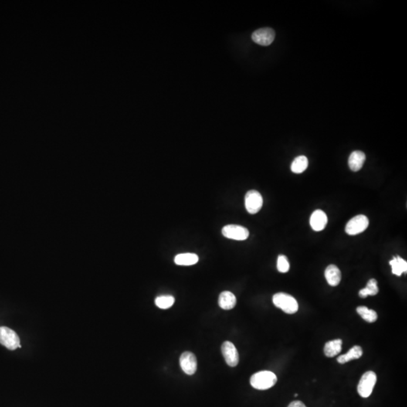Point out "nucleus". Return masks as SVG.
Segmentation results:
<instances>
[{"label": "nucleus", "instance_id": "obj_1", "mask_svg": "<svg viewBox=\"0 0 407 407\" xmlns=\"http://www.w3.org/2000/svg\"><path fill=\"white\" fill-rule=\"evenodd\" d=\"M278 378L270 371H260L253 374L250 378L251 386L257 390H267L277 382Z\"/></svg>", "mask_w": 407, "mask_h": 407}, {"label": "nucleus", "instance_id": "obj_2", "mask_svg": "<svg viewBox=\"0 0 407 407\" xmlns=\"http://www.w3.org/2000/svg\"><path fill=\"white\" fill-rule=\"evenodd\" d=\"M272 301L276 307L282 309L286 314H295L299 309L296 299L287 293H276L274 295Z\"/></svg>", "mask_w": 407, "mask_h": 407}, {"label": "nucleus", "instance_id": "obj_3", "mask_svg": "<svg viewBox=\"0 0 407 407\" xmlns=\"http://www.w3.org/2000/svg\"><path fill=\"white\" fill-rule=\"evenodd\" d=\"M376 379L375 373L373 371L365 373L361 377L357 386V392L360 396L364 398H369L372 394Z\"/></svg>", "mask_w": 407, "mask_h": 407}, {"label": "nucleus", "instance_id": "obj_4", "mask_svg": "<svg viewBox=\"0 0 407 407\" xmlns=\"http://www.w3.org/2000/svg\"><path fill=\"white\" fill-rule=\"evenodd\" d=\"M0 344L9 350H15L21 347L18 334L6 327H0Z\"/></svg>", "mask_w": 407, "mask_h": 407}, {"label": "nucleus", "instance_id": "obj_5", "mask_svg": "<svg viewBox=\"0 0 407 407\" xmlns=\"http://www.w3.org/2000/svg\"><path fill=\"white\" fill-rule=\"evenodd\" d=\"M368 218L365 215H357L348 221L345 226L346 233L349 235H356L362 233L369 226Z\"/></svg>", "mask_w": 407, "mask_h": 407}, {"label": "nucleus", "instance_id": "obj_6", "mask_svg": "<svg viewBox=\"0 0 407 407\" xmlns=\"http://www.w3.org/2000/svg\"><path fill=\"white\" fill-rule=\"evenodd\" d=\"M263 205L262 195L256 190H250L245 195V208L249 214H257Z\"/></svg>", "mask_w": 407, "mask_h": 407}, {"label": "nucleus", "instance_id": "obj_7", "mask_svg": "<svg viewBox=\"0 0 407 407\" xmlns=\"http://www.w3.org/2000/svg\"><path fill=\"white\" fill-rule=\"evenodd\" d=\"M225 238L236 241H245L249 237V231L245 227L238 225H227L222 229Z\"/></svg>", "mask_w": 407, "mask_h": 407}, {"label": "nucleus", "instance_id": "obj_8", "mask_svg": "<svg viewBox=\"0 0 407 407\" xmlns=\"http://www.w3.org/2000/svg\"><path fill=\"white\" fill-rule=\"evenodd\" d=\"M251 37H252V40L258 45L268 46L273 42L275 37V32L272 28H260L254 31Z\"/></svg>", "mask_w": 407, "mask_h": 407}, {"label": "nucleus", "instance_id": "obj_9", "mask_svg": "<svg viewBox=\"0 0 407 407\" xmlns=\"http://www.w3.org/2000/svg\"><path fill=\"white\" fill-rule=\"evenodd\" d=\"M221 350L226 364L232 367H236L239 362V354L235 344L231 342H224Z\"/></svg>", "mask_w": 407, "mask_h": 407}, {"label": "nucleus", "instance_id": "obj_10", "mask_svg": "<svg viewBox=\"0 0 407 407\" xmlns=\"http://www.w3.org/2000/svg\"><path fill=\"white\" fill-rule=\"evenodd\" d=\"M180 364L183 371L187 375H193L197 370V359L195 354L190 351H186L181 354Z\"/></svg>", "mask_w": 407, "mask_h": 407}, {"label": "nucleus", "instance_id": "obj_11", "mask_svg": "<svg viewBox=\"0 0 407 407\" xmlns=\"http://www.w3.org/2000/svg\"><path fill=\"white\" fill-rule=\"evenodd\" d=\"M327 214L321 210H316L310 218V225L316 232L324 230L327 224Z\"/></svg>", "mask_w": 407, "mask_h": 407}, {"label": "nucleus", "instance_id": "obj_12", "mask_svg": "<svg viewBox=\"0 0 407 407\" xmlns=\"http://www.w3.org/2000/svg\"><path fill=\"white\" fill-rule=\"evenodd\" d=\"M366 156L361 151H354L350 155L348 158V166L350 169L354 172L360 171L365 162Z\"/></svg>", "mask_w": 407, "mask_h": 407}, {"label": "nucleus", "instance_id": "obj_13", "mask_svg": "<svg viewBox=\"0 0 407 407\" xmlns=\"http://www.w3.org/2000/svg\"><path fill=\"white\" fill-rule=\"evenodd\" d=\"M326 280L327 283L332 286H336L340 284L342 279V273L340 269L335 265H330L327 266L325 270Z\"/></svg>", "mask_w": 407, "mask_h": 407}, {"label": "nucleus", "instance_id": "obj_14", "mask_svg": "<svg viewBox=\"0 0 407 407\" xmlns=\"http://www.w3.org/2000/svg\"><path fill=\"white\" fill-rule=\"evenodd\" d=\"M236 297L233 293L229 291H223L220 293L219 296V307L224 310H230L233 309L236 305Z\"/></svg>", "mask_w": 407, "mask_h": 407}, {"label": "nucleus", "instance_id": "obj_15", "mask_svg": "<svg viewBox=\"0 0 407 407\" xmlns=\"http://www.w3.org/2000/svg\"><path fill=\"white\" fill-rule=\"evenodd\" d=\"M198 260V255L191 253H181L174 258V262L178 266H192L196 264Z\"/></svg>", "mask_w": 407, "mask_h": 407}, {"label": "nucleus", "instance_id": "obj_16", "mask_svg": "<svg viewBox=\"0 0 407 407\" xmlns=\"http://www.w3.org/2000/svg\"><path fill=\"white\" fill-rule=\"evenodd\" d=\"M362 354L363 350L361 346L354 345V347H352L346 354L340 355V357L337 358V361H338L340 364H345V363L352 361V360L360 358V357L362 356Z\"/></svg>", "mask_w": 407, "mask_h": 407}, {"label": "nucleus", "instance_id": "obj_17", "mask_svg": "<svg viewBox=\"0 0 407 407\" xmlns=\"http://www.w3.org/2000/svg\"><path fill=\"white\" fill-rule=\"evenodd\" d=\"M342 345L343 340L340 339L327 342L324 345V354L328 357H335L341 352Z\"/></svg>", "mask_w": 407, "mask_h": 407}, {"label": "nucleus", "instance_id": "obj_18", "mask_svg": "<svg viewBox=\"0 0 407 407\" xmlns=\"http://www.w3.org/2000/svg\"><path fill=\"white\" fill-rule=\"evenodd\" d=\"M390 266L392 268V273L397 276H401L404 272L407 273V262L400 256L393 258L389 262Z\"/></svg>", "mask_w": 407, "mask_h": 407}, {"label": "nucleus", "instance_id": "obj_19", "mask_svg": "<svg viewBox=\"0 0 407 407\" xmlns=\"http://www.w3.org/2000/svg\"><path fill=\"white\" fill-rule=\"evenodd\" d=\"M308 165V158L304 156H300L293 160L291 164V171L295 174H301L307 169Z\"/></svg>", "mask_w": 407, "mask_h": 407}, {"label": "nucleus", "instance_id": "obj_20", "mask_svg": "<svg viewBox=\"0 0 407 407\" xmlns=\"http://www.w3.org/2000/svg\"><path fill=\"white\" fill-rule=\"evenodd\" d=\"M378 293V287L377 285V281L376 279H370L367 282L365 288L361 289L359 291V296L361 298H367L368 296H376Z\"/></svg>", "mask_w": 407, "mask_h": 407}, {"label": "nucleus", "instance_id": "obj_21", "mask_svg": "<svg viewBox=\"0 0 407 407\" xmlns=\"http://www.w3.org/2000/svg\"><path fill=\"white\" fill-rule=\"evenodd\" d=\"M357 313L364 320L368 323H374L376 321L378 315L375 311L369 309L366 306H359L357 308Z\"/></svg>", "mask_w": 407, "mask_h": 407}, {"label": "nucleus", "instance_id": "obj_22", "mask_svg": "<svg viewBox=\"0 0 407 407\" xmlns=\"http://www.w3.org/2000/svg\"><path fill=\"white\" fill-rule=\"evenodd\" d=\"M175 299L172 296H160L156 299L155 303L159 309H167L174 304Z\"/></svg>", "mask_w": 407, "mask_h": 407}, {"label": "nucleus", "instance_id": "obj_23", "mask_svg": "<svg viewBox=\"0 0 407 407\" xmlns=\"http://www.w3.org/2000/svg\"><path fill=\"white\" fill-rule=\"evenodd\" d=\"M277 269L282 273H286L290 269V262L284 255H279L278 257Z\"/></svg>", "mask_w": 407, "mask_h": 407}, {"label": "nucleus", "instance_id": "obj_24", "mask_svg": "<svg viewBox=\"0 0 407 407\" xmlns=\"http://www.w3.org/2000/svg\"><path fill=\"white\" fill-rule=\"evenodd\" d=\"M287 407H306L302 401H295L290 403Z\"/></svg>", "mask_w": 407, "mask_h": 407}, {"label": "nucleus", "instance_id": "obj_25", "mask_svg": "<svg viewBox=\"0 0 407 407\" xmlns=\"http://www.w3.org/2000/svg\"><path fill=\"white\" fill-rule=\"evenodd\" d=\"M294 396H295V397H297V396H298V394H294Z\"/></svg>", "mask_w": 407, "mask_h": 407}]
</instances>
